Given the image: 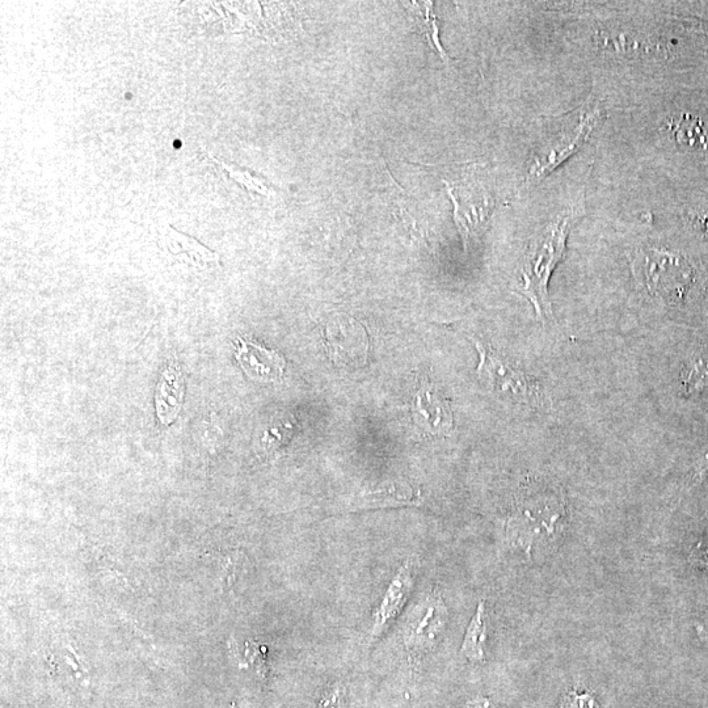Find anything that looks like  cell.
<instances>
[{
    "label": "cell",
    "instance_id": "6da1fadb",
    "mask_svg": "<svg viewBox=\"0 0 708 708\" xmlns=\"http://www.w3.org/2000/svg\"><path fill=\"white\" fill-rule=\"evenodd\" d=\"M583 217L580 206H571L530 240L520 268L517 292L529 299L539 322L552 319L549 284L552 273L566 254L573 226Z\"/></svg>",
    "mask_w": 708,
    "mask_h": 708
},
{
    "label": "cell",
    "instance_id": "7a4b0ae2",
    "mask_svg": "<svg viewBox=\"0 0 708 708\" xmlns=\"http://www.w3.org/2000/svg\"><path fill=\"white\" fill-rule=\"evenodd\" d=\"M601 120L600 101L589 99L580 108L547 125L535 146L528 181L545 179L566 162L583 146Z\"/></svg>",
    "mask_w": 708,
    "mask_h": 708
},
{
    "label": "cell",
    "instance_id": "3957f363",
    "mask_svg": "<svg viewBox=\"0 0 708 708\" xmlns=\"http://www.w3.org/2000/svg\"><path fill=\"white\" fill-rule=\"evenodd\" d=\"M478 349L480 361L478 377L497 398L514 406L535 408L545 404V394L541 385L528 374L513 368L509 362L497 356L490 347L478 339H472Z\"/></svg>",
    "mask_w": 708,
    "mask_h": 708
},
{
    "label": "cell",
    "instance_id": "277c9868",
    "mask_svg": "<svg viewBox=\"0 0 708 708\" xmlns=\"http://www.w3.org/2000/svg\"><path fill=\"white\" fill-rule=\"evenodd\" d=\"M566 516V504L555 491L542 490L526 497L508 521L514 546L529 550L533 542L554 537Z\"/></svg>",
    "mask_w": 708,
    "mask_h": 708
},
{
    "label": "cell",
    "instance_id": "5b68a950",
    "mask_svg": "<svg viewBox=\"0 0 708 708\" xmlns=\"http://www.w3.org/2000/svg\"><path fill=\"white\" fill-rule=\"evenodd\" d=\"M632 269L649 295L668 302L681 301L693 278V267L684 257L651 247L636 252Z\"/></svg>",
    "mask_w": 708,
    "mask_h": 708
},
{
    "label": "cell",
    "instance_id": "8992f818",
    "mask_svg": "<svg viewBox=\"0 0 708 708\" xmlns=\"http://www.w3.org/2000/svg\"><path fill=\"white\" fill-rule=\"evenodd\" d=\"M448 615V608L438 594L424 597L404 626V646L415 656L433 651L448 626Z\"/></svg>",
    "mask_w": 708,
    "mask_h": 708
},
{
    "label": "cell",
    "instance_id": "52a82bcc",
    "mask_svg": "<svg viewBox=\"0 0 708 708\" xmlns=\"http://www.w3.org/2000/svg\"><path fill=\"white\" fill-rule=\"evenodd\" d=\"M234 344L236 361L248 377L256 382L280 381L286 366L280 352L269 351L250 337H238Z\"/></svg>",
    "mask_w": 708,
    "mask_h": 708
},
{
    "label": "cell",
    "instance_id": "ba28073f",
    "mask_svg": "<svg viewBox=\"0 0 708 708\" xmlns=\"http://www.w3.org/2000/svg\"><path fill=\"white\" fill-rule=\"evenodd\" d=\"M413 583V564L411 560L404 562L398 573L387 587L385 596L373 613V626L370 632V639L377 640L379 636L385 634L407 604L411 596Z\"/></svg>",
    "mask_w": 708,
    "mask_h": 708
},
{
    "label": "cell",
    "instance_id": "9c48e42d",
    "mask_svg": "<svg viewBox=\"0 0 708 708\" xmlns=\"http://www.w3.org/2000/svg\"><path fill=\"white\" fill-rule=\"evenodd\" d=\"M415 423L434 436H446L453 429V413L448 400L432 386H424L417 393L412 406Z\"/></svg>",
    "mask_w": 708,
    "mask_h": 708
},
{
    "label": "cell",
    "instance_id": "30bf717a",
    "mask_svg": "<svg viewBox=\"0 0 708 708\" xmlns=\"http://www.w3.org/2000/svg\"><path fill=\"white\" fill-rule=\"evenodd\" d=\"M420 504L419 496L406 484L387 483L378 487L377 490L366 491L354 497L351 511H362V509H379L390 507H402V505Z\"/></svg>",
    "mask_w": 708,
    "mask_h": 708
},
{
    "label": "cell",
    "instance_id": "8fae6325",
    "mask_svg": "<svg viewBox=\"0 0 708 708\" xmlns=\"http://www.w3.org/2000/svg\"><path fill=\"white\" fill-rule=\"evenodd\" d=\"M185 393L183 375L176 366H170L160 378L157 391V412L164 425L174 423L181 410Z\"/></svg>",
    "mask_w": 708,
    "mask_h": 708
},
{
    "label": "cell",
    "instance_id": "7c38bea8",
    "mask_svg": "<svg viewBox=\"0 0 708 708\" xmlns=\"http://www.w3.org/2000/svg\"><path fill=\"white\" fill-rule=\"evenodd\" d=\"M168 250L171 254H185L192 260V263L197 265H206L216 263L218 256L213 251L208 250L205 246L198 243L196 239L189 236L177 233L175 229H168L166 235Z\"/></svg>",
    "mask_w": 708,
    "mask_h": 708
},
{
    "label": "cell",
    "instance_id": "4fadbf2b",
    "mask_svg": "<svg viewBox=\"0 0 708 708\" xmlns=\"http://www.w3.org/2000/svg\"><path fill=\"white\" fill-rule=\"evenodd\" d=\"M484 602H479L478 609L467 627L465 640L462 644V653L471 661L482 663L484 661V644H486L487 630L484 621Z\"/></svg>",
    "mask_w": 708,
    "mask_h": 708
},
{
    "label": "cell",
    "instance_id": "5bb4252c",
    "mask_svg": "<svg viewBox=\"0 0 708 708\" xmlns=\"http://www.w3.org/2000/svg\"><path fill=\"white\" fill-rule=\"evenodd\" d=\"M674 134L680 143L708 149V125L699 118L682 116L674 124Z\"/></svg>",
    "mask_w": 708,
    "mask_h": 708
},
{
    "label": "cell",
    "instance_id": "9a60e30c",
    "mask_svg": "<svg viewBox=\"0 0 708 708\" xmlns=\"http://www.w3.org/2000/svg\"><path fill=\"white\" fill-rule=\"evenodd\" d=\"M686 395H698L708 390V358L701 357L691 362L681 377Z\"/></svg>",
    "mask_w": 708,
    "mask_h": 708
},
{
    "label": "cell",
    "instance_id": "2e32d148",
    "mask_svg": "<svg viewBox=\"0 0 708 708\" xmlns=\"http://www.w3.org/2000/svg\"><path fill=\"white\" fill-rule=\"evenodd\" d=\"M219 166L223 168V171L227 172V175H229L231 179L236 181L239 185H242L247 192L257 193V195L267 197L275 195V192L272 191V188L269 187L267 183H264L259 177L252 176L250 172L229 166V164L226 163H219Z\"/></svg>",
    "mask_w": 708,
    "mask_h": 708
},
{
    "label": "cell",
    "instance_id": "e0dca14e",
    "mask_svg": "<svg viewBox=\"0 0 708 708\" xmlns=\"http://www.w3.org/2000/svg\"><path fill=\"white\" fill-rule=\"evenodd\" d=\"M345 690L343 686L336 685L330 691L323 701L320 702L319 708H345Z\"/></svg>",
    "mask_w": 708,
    "mask_h": 708
},
{
    "label": "cell",
    "instance_id": "ac0fdd59",
    "mask_svg": "<svg viewBox=\"0 0 708 708\" xmlns=\"http://www.w3.org/2000/svg\"><path fill=\"white\" fill-rule=\"evenodd\" d=\"M705 475H708V453L706 454L705 459H703L701 467H699V476Z\"/></svg>",
    "mask_w": 708,
    "mask_h": 708
},
{
    "label": "cell",
    "instance_id": "d6986e66",
    "mask_svg": "<svg viewBox=\"0 0 708 708\" xmlns=\"http://www.w3.org/2000/svg\"><path fill=\"white\" fill-rule=\"evenodd\" d=\"M706 231H707V234H708V218H707V221H706Z\"/></svg>",
    "mask_w": 708,
    "mask_h": 708
}]
</instances>
